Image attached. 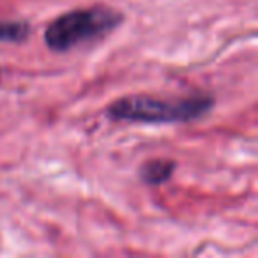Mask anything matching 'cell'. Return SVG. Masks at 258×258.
Wrapping results in <instances>:
<instances>
[{
	"mask_svg": "<svg viewBox=\"0 0 258 258\" xmlns=\"http://www.w3.org/2000/svg\"><path fill=\"white\" fill-rule=\"evenodd\" d=\"M211 94H193L184 97H154L135 94L113 101L106 108V115L118 122H142V124H177L202 118L214 108Z\"/></svg>",
	"mask_w": 258,
	"mask_h": 258,
	"instance_id": "1",
	"label": "cell"
},
{
	"mask_svg": "<svg viewBox=\"0 0 258 258\" xmlns=\"http://www.w3.org/2000/svg\"><path fill=\"white\" fill-rule=\"evenodd\" d=\"M122 23V15L111 8L73 9L57 16L44 30V43L51 51H69L83 43L101 39Z\"/></svg>",
	"mask_w": 258,
	"mask_h": 258,
	"instance_id": "2",
	"label": "cell"
},
{
	"mask_svg": "<svg viewBox=\"0 0 258 258\" xmlns=\"http://www.w3.org/2000/svg\"><path fill=\"white\" fill-rule=\"evenodd\" d=\"M175 166V161L170 159H152L140 166V179L149 186H161L172 179Z\"/></svg>",
	"mask_w": 258,
	"mask_h": 258,
	"instance_id": "3",
	"label": "cell"
},
{
	"mask_svg": "<svg viewBox=\"0 0 258 258\" xmlns=\"http://www.w3.org/2000/svg\"><path fill=\"white\" fill-rule=\"evenodd\" d=\"M30 36V25L27 22H4L0 20V43H23Z\"/></svg>",
	"mask_w": 258,
	"mask_h": 258,
	"instance_id": "4",
	"label": "cell"
}]
</instances>
